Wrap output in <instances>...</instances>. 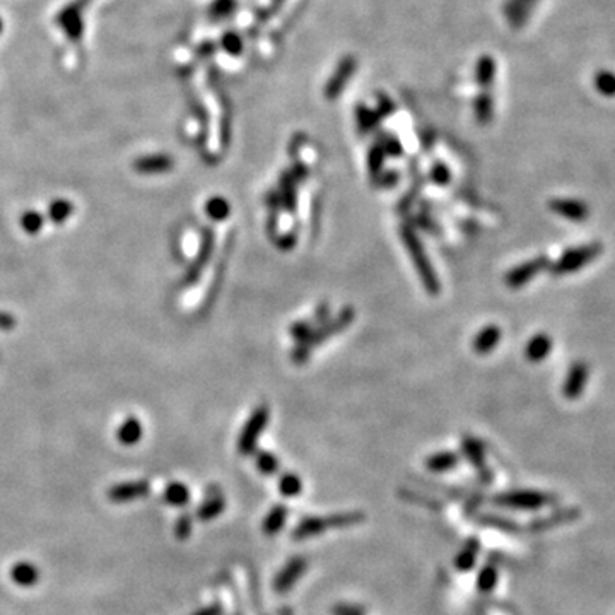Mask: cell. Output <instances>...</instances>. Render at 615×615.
<instances>
[{
    "label": "cell",
    "instance_id": "obj_32",
    "mask_svg": "<svg viewBox=\"0 0 615 615\" xmlns=\"http://www.w3.org/2000/svg\"><path fill=\"white\" fill-rule=\"evenodd\" d=\"M21 226H23L26 233L36 234L43 226V217L38 212H28L21 219Z\"/></svg>",
    "mask_w": 615,
    "mask_h": 615
},
{
    "label": "cell",
    "instance_id": "obj_33",
    "mask_svg": "<svg viewBox=\"0 0 615 615\" xmlns=\"http://www.w3.org/2000/svg\"><path fill=\"white\" fill-rule=\"evenodd\" d=\"M281 190H282V202H284V207L289 209L291 212L296 209V193H294V183H292L291 178H282V185H281Z\"/></svg>",
    "mask_w": 615,
    "mask_h": 615
},
{
    "label": "cell",
    "instance_id": "obj_10",
    "mask_svg": "<svg viewBox=\"0 0 615 615\" xmlns=\"http://www.w3.org/2000/svg\"><path fill=\"white\" fill-rule=\"evenodd\" d=\"M550 210L559 214V216L569 219L573 222H583L584 219L590 216V209L582 200L574 199H554L549 204Z\"/></svg>",
    "mask_w": 615,
    "mask_h": 615
},
{
    "label": "cell",
    "instance_id": "obj_26",
    "mask_svg": "<svg viewBox=\"0 0 615 615\" xmlns=\"http://www.w3.org/2000/svg\"><path fill=\"white\" fill-rule=\"evenodd\" d=\"M279 491L284 497H296L303 491V480L296 474H284L279 480Z\"/></svg>",
    "mask_w": 615,
    "mask_h": 615
},
{
    "label": "cell",
    "instance_id": "obj_16",
    "mask_svg": "<svg viewBox=\"0 0 615 615\" xmlns=\"http://www.w3.org/2000/svg\"><path fill=\"white\" fill-rule=\"evenodd\" d=\"M287 516H289V510L284 505H275L272 510L269 511V515L265 516L264 523H262V530L265 535L274 537L282 530V527L287 522Z\"/></svg>",
    "mask_w": 615,
    "mask_h": 615
},
{
    "label": "cell",
    "instance_id": "obj_36",
    "mask_svg": "<svg viewBox=\"0 0 615 615\" xmlns=\"http://www.w3.org/2000/svg\"><path fill=\"white\" fill-rule=\"evenodd\" d=\"M383 157H385V153H383V149H378V148H374L371 150V154H369L368 162H369V170H371L373 175H376L378 171L381 170Z\"/></svg>",
    "mask_w": 615,
    "mask_h": 615
},
{
    "label": "cell",
    "instance_id": "obj_14",
    "mask_svg": "<svg viewBox=\"0 0 615 615\" xmlns=\"http://www.w3.org/2000/svg\"><path fill=\"white\" fill-rule=\"evenodd\" d=\"M11 579L17 586L31 588L40 579V571L31 562H17L11 567Z\"/></svg>",
    "mask_w": 615,
    "mask_h": 615
},
{
    "label": "cell",
    "instance_id": "obj_6",
    "mask_svg": "<svg viewBox=\"0 0 615 615\" xmlns=\"http://www.w3.org/2000/svg\"><path fill=\"white\" fill-rule=\"evenodd\" d=\"M267 424H269V408L265 405L257 407L253 410V414L249 415V419L242 429L238 440V451L242 455H252L257 448L258 438L262 436V433L265 431Z\"/></svg>",
    "mask_w": 615,
    "mask_h": 615
},
{
    "label": "cell",
    "instance_id": "obj_23",
    "mask_svg": "<svg viewBox=\"0 0 615 615\" xmlns=\"http://www.w3.org/2000/svg\"><path fill=\"white\" fill-rule=\"evenodd\" d=\"M162 499L166 505L173 507H182L190 501V489L182 482H171L162 492Z\"/></svg>",
    "mask_w": 615,
    "mask_h": 615
},
{
    "label": "cell",
    "instance_id": "obj_39",
    "mask_svg": "<svg viewBox=\"0 0 615 615\" xmlns=\"http://www.w3.org/2000/svg\"><path fill=\"white\" fill-rule=\"evenodd\" d=\"M376 180H378V185H380V187H391V185H395L398 182V175L386 173V175H383L381 178H376Z\"/></svg>",
    "mask_w": 615,
    "mask_h": 615
},
{
    "label": "cell",
    "instance_id": "obj_37",
    "mask_svg": "<svg viewBox=\"0 0 615 615\" xmlns=\"http://www.w3.org/2000/svg\"><path fill=\"white\" fill-rule=\"evenodd\" d=\"M433 182H434V183H438V185H446V183H450V171L446 170L445 166L438 165V166L434 167V170H433Z\"/></svg>",
    "mask_w": 615,
    "mask_h": 615
},
{
    "label": "cell",
    "instance_id": "obj_11",
    "mask_svg": "<svg viewBox=\"0 0 615 615\" xmlns=\"http://www.w3.org/2000/svg\"><path fill=\"white\" fill-rule=\"evenodd\" d=\"M588 376H590V371H588L586 364L574 363L573 366H571L569 373H567L564 388H562L566 398H569V400L579 398V395H582L583 390H584V385H586Z\"/></svg>",
    "mask_w": 615,
    "mask_h": 615
},
{
    "label": "cell",
    "instance_id": "obj_31",
    "mask_svg": "<svg viewBox=\"0 0 615 615\" xmlns=\"http://www.w3.org/2000/svg\"><path fill=\"white\" fill-rule=\"evenodd\" d=\"M192 530H193L192 515L183 513L178 520H176V523H175V537L178 540H187L188 537L192 535Z\"/></svg>",
    "mask_w": 615,
    "mask_h": 615
},
{
    "label": "cell",
    "instance_id": "obj_35",
    "mask_svg": "<svg viewBox=\"0 0 615 615\" xmlns=\"http://www.w3.org/2000/svg\"><path fill=\"white\" fill-rule=\"evenodd\" d=\"M480 523L482 524H491V527L501 528V530H516V524L507 522L505 518H499V516H482L480 518Z\"/></svg>",
    "mask_w": 615,
    "mask_h": 615
},
{
    "label": "cell",
    "instance_id": "obj_30",
    "mask_svg": "<svg viewBox=\"0 0 615 615\" xmlns=\"http://www.w3.org/2000/svg\"><path fill=\"white\" fill-rule=\"evenodd\" d=\"M72 210H74V205H72L71 202L57 200V202H53V204L50 205L48 214H50L51 221L57 222V224H60V222H63L68 216H71Z\"/></svg>",
    "mask_w": 615,
    "mask_h": 615
},
{
    "label": "cell",
    "instance_id": "obj_24",
    "mask_svg": "<svg viewBox=\"0 0 615 615\" xmlns=\"http://www.w3.org/2000/svg\"><path fill=\"white\" fill-rule=\"evenodd\" d=\"M499 579L497 574V567L492 564L484 566L482 569L479 571V576H477V590L480 593H491L494 591V588H496Z\"/></svg>",
    "mask_w": 615,
    "mask_h": 615
},
{
    "label": "cell",
    "instance_id": "obj_12",
    "mask_svg": "<svg viewBox=\"0 0 615 615\" xmlns=\"http://www.w3.org/2000/svg\"><path fill=\"white\" fill-rule=\"evenodd\" d=\"M499 341H501V330H499V326L487 325L475 335L472 347H474L477 354H487V352L496 349Z\"/></svg>",
    "mask_w": 615,
    "mask_h": 615
},
{
    "label": "cell",
    "instance_id": "obj_38",
    "mask_svg": "<svg viewBox=\"0 0 615 615\" xmlns=\"http://www.w3.org/2000/svg\"><path fill=\"white\" fill-rule=\"evenodd\" d=\"M334 615H364L363 609L354 607V605H338L334 609Z\"/></svg>",
    "mask_w": 615,
    "mask_h": 615
},
{
    "label": "cell",
    "instance_id": "obj_7",
    "mask_svg": "<svg viewBox=\"0 0 615 615\" xmlns=\"http://www.w3.org/2000/svg\"><path fill=\"white\" fill-rule=\"evenodd\" d=\"M308 569V559L303 556H296L286 562V566L279 571L274 579V590L279 595L291 591V588L299 582L301 576Z\"/></svg>",
    "mask_w": 615,
    "mask_h": 615
},
{
    "label": "cell",
    "instance_id": "obj_18",
    "mask_svg": "<svg viewBox=\"0 0 615 615\" xmlns=\"http://www.w3.org/2000/svg\"><path fill=\"white\" fill-rule=\"evenodd\" d=\"M135 167L139 173L144 175H154V173H166L173 167V159L170 156H149L142 157L139 161H135Z\"/></svg>",
    "mask_w": 615,
    "mask_h": 615
},
{
    "label": "cell",
    "instance_id": "obj_13",
    "mask_svg": "<svg viewBox=\"0 0 615 615\" xmlns=\"http://www.w3.org/2000/svg\"><path fill=\"white\" fill-rule=\"evenodd\" d=\"M550 351H552V338L545 334H537L528 341L524 354H527V359L532 361V363H540V361L547 358Z\"/></svg>",
    "mask_w": 615,
    "mask_h": 615
},
{
    "label": "cell",
    "instance_id": "obj_27",
    "mask_svg": "<svg viewBox=\"0 0 615 615\" xmlns=\"http://www.w3.org/2000/svg\"><path fill=\"white\" fill-rule=\"evenodd\" d=\"M205 212H207V216L210 219H214V221H224V219L229 216L231 207L226 199H222V197H214V199H210L207 202V205H205Z\"/></svg>",
    "mask_w": 615,
    "mask_h": 615
},
{
    "label": "cell",
    "instance_id": "obj_29",
    "mask_svg": "<svg viewBox=\"0 0 615 615\" xmlns=\"http://www.w3.org/2000/svg\"><path fill=\"white\" fill-rule=\"evenodd\" d=\"M257 468L264 475H274L279 472V460L275 455L269 451H258L257 453Z\"/></svg>",
    "mask_w": 615,
    "mask_h": 615
},
{
    "label": "cell",
    "instance_id": "obj_19",
    "mask_svg": "<svg viewBox=\"0 0 615 615\" xmlns=\"http://www.w3.org/2000/svg\"><path fill=\"white\" fill-rule=\"evenodd\" d=\"M479 552H480V542L477 539L467 540V544L463 545V549L460 550L457 557H455V567H457L458 571H463V573H465V571H470L472 567L475 566Z\"/></svg>",
    "mask_w": 615,
    "mask_h": 615
},
{
    "label": "cell",
    "instance_id": "obj_3",
    "mask_svg": "<svg viewBox=\"0 0 615 615\" xmlns=\"http://www.w3.org/2000/svg\"><path fill=\"white\" fill-rule=\"evenodd\" d=\"M352 320H354V311H352V308H346L343 311L338 313L337 318L330 320V324L326 321V324L321 325L320 329L313 330L304 341L298 342L296 349L292 351V361L298 364L306 363V359L309 358V352H311L313 347L320 346L326 337H332V335L342 332L347 325L352 324Z\"/></svg>",
    "mask_w": 615,
    "mask_h": 615
},
{
    "label": "cell",
    "instance_id": "obj_15",
    "mask_svg": "<svg viewBox=\"0 0 615 615\" xmlns=\"http://www.w3.org/2000/svg\"><path fill=\"white\" fill-rule=\"evenodd\" d=\"M226 510V499L222 497V494L214 492L212 496L205 499L202 505L197 507L195 516L200 522H212L214 518H217L219 515L224 513Z\"/></svg>",
    "mask_w": 615,
    "mask_h": 615
},
{
    "label": "cell",
    "instance_id": "obj_5",
    "mask_svg": "<svg viewBox=\"0 0 615 615\" xmlns=\"http://www.w3.org/2000/svg\"><path fill=\"white\" fill-rule=\"evenodd\" d=\"M601 252H604V247H601L600 243L583 244V247L571 248L567 249V252H564V255L559 258L556 264L550 267V270H552L554 275H564V274L576 272V270L583 269L584 265L591 264V262L595 260Z\"/></svg>",
    "mask_w": 615,
    "mask_h": 615
},
{
    "label": "cell",
    "instance_id": "obj_1",
    "mask_svg": "<svg viewBox=\"0 0 615 615\" xmlns=\"http://www.w3.org/2000/svg\"><path fill=\"white\" fill-rule=\"evenodd\" d=\"M364 520H366V515L363 511H346V513H334L329 516H306L294 527L292 539L308 540L321 535L326 530H332V528L354 527V524L363 523Z\"/></svg>",
    "mask_w": 615,
    "mask_h": 615
},
{
    "label": "cell",
    "instance_id": "obj_20",
    "mask_svg": "<svg viewBox=\"0 0 615 615\" xmlns=\"http://www.w3.org/2000/svg\"><path fill=\"white\" fill-rule=\"evenodd\" d=\"M212 244H214L212 231L207 229V231H205L204 243H202V248H200L199 257H197V262L190 267V270H188L187 282H195L197 279H199L202 269H204V265L207 264V260H209V257H210V252H212Z\"/></svg>",
    "mask_w": 615,
    "mask_h": 615
},
{
    "label": "cell",
    "instance_id": "obj_28",
    "mask_svg": "<svg viewBox=\"0 0 615 615\" xmlns=\"http://www.w3.org/2000/svg\"><path fill=\"white\" fill-rule=\"evenodd\" d=\"M595 88L596 91L607 98L615 96V74L609 71H601L595 76Z\"/></svg>",
    "mask_w": 615,
    "mask_h": 615
},
{
    "label": "cell",
    "instance_id": "obj_34",
    "mask_svg": "<svg viewBox=\"0 0 615 615\" xmlns=\"http://www.w3.org/2000/svg\"><path fill=\"white\" fill-rule=\"evenodd\" d=\"M313 330L315 329H313V325L308 324V321H296V324L291 326V335L296 338V341L301 342L304 341Z\"/></svg>",
    "mask_w": 615,
    "mask_h": 615
},
{
    "label": "cell",
    "instance_id": "obj_4",
    "mask_svg": "<svg viewBox=\"0 0 615 615\" xmlns=\"http://www.w3.org/2000/svg\"><path fill=\"white\" fill-rule=\"evenodd\" d=\"M552 501L549 494L542 491H532V489H522V491L501 492L494 497V505L507 510L520 511H537L542 510L545 505Z\"/></svg>",
    "mask_w": 615,
    "mask_h": 615
},
{
    "label": "cell",
    "instance_id": "obj_9",
    "mask_svg": "<svg viewBox=\"0 0 615 615\" xmlns=\"http://www.w3.org/2000/svg\"><path fill=\"white\" fill-rule=\"evenodd\" d=\"M150 491L148 480H135V482L117 484L108 489V499L113 502H128L133 499L145 497Z\"/></svg>",
    "mask_w": 615,
    "mask_h": 615
},
{
    "label": "cell",
    "instance_id": "obj_17",
    "mask_svg": "<svg viewBox=\"0 0 615 615\" xmlns=\"http://www.w3.org/2000/svg\"><path fill=\"white\" fill-rule=\"evenodd\" d=\"M462 451L465 455L468 462L474 465L477 470H484L485 467V450L484 445L474 436H465L462 440Z\"/></svg>",
    "mask_w": 615,
    "mask_h": 615
},
{
    "label": "cell",
    "instance_id": "obj_25",
    "mask_svg": "<svg viewBox=\"0 0 615 615\" xmlns=\"http://www.w3.org/2000/svg\"><path fill=\"white\" fill-rule=\"evenodd\" d=\"M579 511L578 510H566L562 511V513H556L552 516H549V518L539 520L535 524H532L533 530H545V528L550 527H556V524H561L564 522H573L574 518H578Z\"/></svg>",
    "mask_w": 615,
    "mask_h": 615
},
{
    "label": "cell",
    "instance_id": "obj_8",
    "mask_svg": "<svg viewBox=\"0 0 615 615\" xmlns=\"http://www.w3.org/2000/svg\"><path fill=\"white\" fill-rule=\"evenodd\" d=\"M549 265L550 264L547 257H537L533 258V260L524 262V264L515 267L513 270H510L505 277V282L511 287V289H518V287H522L527 282H530L533 277H537V275H539L542 270L547 269Z\"/></svg>",
    "mask_w": 615,
    "mask_h": 615
},
{
    "label": "cell",
    "instance_id": "obj_2",
    "mask_svg": "<svg viewBox=\"0 0 615 615\" xmlns=\"http://www.w3.org/2000/svg\"><path fill=\"white\" fill-rule=\"evenodd\" d=\"M400 236H402V242L405 244L412 262H414L417 274H419L420 281L424 284V289L433 296L440 294V289H441L440 279H438L436 272H434L431 262H429V257L428 253H425L423 243H420L419 236H417V233L410 226H402V234Z\"/></svg>",
    "mask_w": 615,
    "mask_h": 615
},
{
    "label": "cell",
    "instance_id": "obj_21",
    "mask_svg": "<svg viewBox=\"0 0 615 615\" xmlns=\"http://www.w3.org/2000/svg\"><path fill=\"white\" fill-rule=\"evenodd\" d=\"M117 438H118V441L125 446H132V445H135V443H139L140 438H142L140 420L135 419V417H128V419L125 420L122 425H120Z\"/></svg>",
    "mask_w": 615,
    "mask_h": 615
},
{
    "label": "cell",
    "instance_id": "obj_40",
    "mask_svg": "<svg viewBox=\"0 0 615 615\" xmlns=\"http://www.w3.org/2000/svg\"><path fill=\"white\" fill-rule=\"evenodd\" d=\"M193 615H222V607L221 605H210L207 609H202Z\"/></svg>",
    "mask_w": 615,
    "mask_h": 615
},
{
    "label": "cell",
    "instance_id": "obj_22",
    "mask_svg": "<svg viewBox=\"0 0 615 615\" xmlns=\"http://www.w3.org/2000/svg\"><path fill=\"white\" fill-rule=\"evenodd\" d=\"M460 457L455 451H441L425 460V467L431 472H448L458 465Z\"/></svg>",
    "mask_w": 615,
    "mask_h": 615
}]
</instances>
